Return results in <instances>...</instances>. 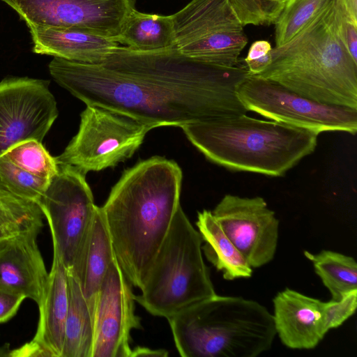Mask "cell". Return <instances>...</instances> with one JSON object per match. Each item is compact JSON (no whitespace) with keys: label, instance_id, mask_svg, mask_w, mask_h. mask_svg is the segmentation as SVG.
Wrapping results in <instances>:
<instances>
[{"label":"cell","instance_id":"obj_1","mask_svg":"<svg viewBox=\"0 0 357 357\" xmlns=\"http://www.w3.org/2000/svg\"><path fill=\"white\" fill-rule=\"evenodd\" d=\"M51 76L86 105L132 116L152 128L247 114L236 90L246 66L189 58L176 47L141 52L119 45L101 65L54 57Z\"/></svg>","mask_w":357,"mask_h":357},{"label":"cell","instance_id":"obj_2","mask_svg":"<svg viewBox=\"0 0 357 357\" xmlns=\"http://www.w3.org/2000/svg\"><path fill=\"white\" fill-rule=\"evenodd\" d=\"M182 171L154 156L126 170L100 207L116 260L141 289L180 204Z\"/></svg>","mask_w":357,"mask_h":357},{"label":"cell","instance_id":"obj_3","mask_svg":"<svg viewBox=\"0 0 357 357\" xmlns=\"http://www.w3.org/2000/svg\"><path fill=\"white\" fill-rule=\"evenodd\" d=\"M337 10L332 0L291 40L272 48L270 64L254 76L320 103L357 109V62L339 35Z\"/></svg>","mask_w":357,"mask_h":357},{"label":"cell","instance_id":"obj_4","mask_svg":"<svg viewBox=\"0 0 357 357\" xmlns=\"http://www.w3.org/2000/svg\"><path fill=\"white\" fill-rule=\"evenodd\" d=\"M188 139L210 161L227 169L282 176L317 145V132L247 114L182 127Z\"/></svg>","mask_w":357,"mask_h":357},{"label":"cell","instance_id":"obj_5","mask_svg":"<svg viewBox=\"0 0 357 357\" xmlns=\"http://www.w3.org/2000/svg\"><path fill=\"white\" fill-rule=\"evenodd\" d=\"M167 319L182 357H256L276 335L268 310L238 296L215 294Z\"/></svg>","mask_w":357,"mask_h":357},{"label":"cell","instance_id":"obj_6","mask_svg":"<svg viewBox=\"0 0 357 357\" xmlns=\"http://www.w3.org/2000/svg\"><path fill=\"white\" fill-rule=\"evenodd\" d=\"M202 238L181 206L135 300L166 319L216 294L203 258Z\"/></svg>","mask_w":357,"mask_h":357},{"label":"cell","instance_id":"obj_7","mask_svg":"<svg viewBox=\"0 0 357 357\" xmlns=\"http://www.w3.org/2000/svg\"><path fill=\"white\" fill-rule=\"evenodd\" d=\"M150 126L128 114L86 105L77 133L56 160L86 174L116 166L142 144Z\"/></svg>","mask_w":357,"mask_h":357},{"label":"cell","instance_id":"obj_8","mask_svg":"<svg viewBox=\"0 0 357 357\" xmlns=\"http://www.w3.org/2000/svg\"><path fill=\"white\" fill-rule=\"evenodd\" d=\"M172 16L181 54L218 66L240 65L248 39L228 0H191Z\"/></svg>","mask_w":357,"mask_h":357},{"label":"cell","instance_id":"obj_9","mask_svg":"<svg viewBox=\"0 0 357 357\" xmlns=\"http://www.w3.org/2000/svg\"><path fill=\"white\" fill-rule=\"evenodd\" d=\"M236 94L248 112L273 121L319 134L357 132V109L320 103L273 81L250 75L238 86Z\"/></svg>","mask_w":357,"mask_h":357},{"label":"cell","instance_id":"obj_10","mask_svg":"<svg viewBox=\"0 0 357 357\" xmlns=\"http://www.w3.org/2000/svg\"><path fill=\"white\" fill-rule=\"evenodd\" d=\"M58 165L37 204L50 227L53 253L68 271L97 206L86 174L72 165Z\"/></svg>","mask_w":357,"mask_h":357},{"label":"cell","instance_id":"obj_11","mask_svg":"<svg viewBox=\"0 0 357 357\" xmlns=\"http://www.w3.org/2000/svg\"><path fill=\"white\" fill-rule=\"evenodd\" d=\"M28 27L75 29L114 39L136 0H1Z\"/></svg>","mask_w":357,"mask_h":357},{"label":"cell","instance_id":"obj_12","mask_svg":"<svg viewBox=\"0 0 357 357\" xmlns=\"http://www.w3.org/2000/svg\"><path fill=\"white\" fill-rule=\"evenodd\" d=\"M59 114L47 80L10 77L0 82V157L26 140L40 142Z\"/></svg>","mask_w":357,"mask_h":357},{"label":"cell","instance_id":"obj_13","mask_svg":"<svg viewBox=\"0 0 357 357\" xmlns=\"http://www.w3.org/2000/svg\"><path fill=\"white\" fill-rule=\"evenodd\" d=\"M212 213L252 268H259L274 258L279 220L264 198L227 194Z\"/></svg>","mask_w":357,"mask_h":357},{"label":"cell","instance_id":"obj_14","mask_svg":"<svg viewBox=\"0 0 357 357\" xmlns=\"http://www.w3.org/2000/svg\"><path fill=\"white\" fill-rule=\"evenodd\" d=\"M135 302L132 284L115 257L96 298L91 357H131L130 333L142 328Z\"/></svg>","mask_w":357,"mask_h":357},{"label":"cell","instance_id":"obj_15","mask_svg":"<svg viewBox=\"0 0 357 357\" xmlns=\"http://www.w3.org/2000/svg\"><path fill=\"white\" fill-rule=\"evenodd\" d=\"M68 305V271L59 256L53 253L47 286L38 305L36 334L29 342L11 350L10 356L61 357Z\"/></svg>","mask_w":357,"mask_h":357},{"label":"cell","instance_id":"obj_16","mask_svg":"<svg viewBox=\"0 0 357 357\" xmlns=\"http://www.w3.org/2000/svg\"><path fill=\"white\" fill-rule=\"evenodd\" d=\"M273 303L275 333L287 347L314 349L328 331L324 302L287 288L277 294Z\"/></svg>","mask_w":357,"mask_h":357},{"label":"cell","instance_id":"obj_17","mask_svg":"<svg viewBox=\"0 0 357 357\" xmlns=\"http://www.w3.org/2000/svg\"><path fill=\"white\" fill-rule=\"evenodd\" d=\"M40 231L17 236L0 254V288L22 294L37 305L49 275L37 242Z\"/></svg>","mask_w":357,"mask_h":357},{"label":"cell","instance_id":"obj_18","mask_svg":"<svg viewBox=\"0 0 357 357\" xmlns=\"http://www.w3.org/2000/svg\"><path fill=\"white\" fill-rule=\"evenodd\" d=\"M116 257L101 208L97 206L79 246L71 268L88 303L95 310L97 294Z\"/></svg>","mask_w":357,"mask_h":357},{"label":"cell","instance_id":"obj_19","mask_svg":"<svg viewBox=\"0 0 357 357\" xmlns=\"http://www.w3.org/2000/svg\"><path fill=\"white\" fill-rule=\"evenodd\" d=\"M33 51L66 60L101 65L119 45L112 38L75 29L29 27Z\"/></svg>","mask_w":357,"mask_h":357},{"label":"cell","instance_id":"obj_20","mask_svg":"<svg viewBox=\"0 0 357 357\" xmlns=\"http://www.w3.org/2000/svg\"><path fill=\"white\" fill-rule=\"evenodd\" d=\"M196 225L204 243L202 246L204 255L222 273L224 279L233 280L252 276V268L225 234L212 211L199 212Z\"/></svg>","mask_w":357,"mask_h":357},{"label":"cell","instance_id":"obj_21","mask_svg":"<svg viewBox=\"0 0 357 357\" xmlns=\"http://www.w3.org/2000/svg\"><path fill=\"white\" fill-rule=\"evenodd\" d=\"M114 40L141 52L175 47L172 16L144 13L135 8L127 17L120 34Z\"/></svg>","mask_w":357,"mask_h":357},{"label":"cell","instance_id":"obj_22","mask_svg":"<svg viewBox=\"0 0 357 357\" xmlns=\"http://www.w3.org/2000/svg\"><path fill=\"white\" fill-rule=\"evenodd\" d=\"M69 305L61 357H91L94 309L84 296L75 278L68 272Z\"/></svg>","mask_w":357,"mask_h":357},{"label":"cell","instance_id":"obj_23","mask_svg":"<svg viewBox=\"0 0 357 357\" xmlns=\"http://www.w3.org/2000/svg\"><path fill=\"white\" fill-rule=\"evenodd\" d=\"M312 261L317 275L331 294V299L340 300L346 294L357 289V264L350 256L323 250L318 254L304 252Z\"/></svg>","mask_w":357,"mask_h":357},{"label":"cell","instance_id":"obj_24","mask_svg":"<svg viewBox=\"0 0 357 357\" xmlns=\"http://www.w3.org/2000/svg\"><path fill=\"white\" fill-rule=\"evenodd\" d=\"M43 213L38 205L8 190L0 181V242L32 231H40Z\"/></svg>","mask_w":357,"mask_h":357},{"label":"cell","instance_id":"obj_25","mask_svg":"<svg viewBox=\"0 0 357 357\" xmlns=\"http://www.w3.org/2000/svg\"><path fill=\"white\" fill-rule=\"evenodd\" d=\"M332 0H285L275 22V47H280L296 36L316 18Z\"/></svg>","mask_w":357,"mask_h":357},{"label":"cell","instance_id":"obj_26","mask_svg":"<svg viewBox=\"0 0 357 357\" xmlns=\"http://www.w3.org/2000/svg\"><path fill=\"white\" fill-rule=\"evenodd\" d=\"M3 155L15 165L40 178L51 180L58 171L56 158L42 142L36 139L23 141Z\"/></svg>","mask_w":357,"mask_h":357},{"label":"cell","instance_id":"obj_27","mask_svg":"<svg viewBox=\"0 0 357 357\" xmlns=\"http://www.w3.org/2000/svg\"><path fill=\"white\" fill-rule=\"evenodd\" d=\"M50 180L36 176L0 157V181L12 192L37 204Z\"/></svg>","mask_w":357,"mask_h":357},{"label":"cell","instance_id":"obj_28","mask_svg":"<svg viewBox=\"0 0 357 357\" xmlns=\"http://www.w3.org/2000/svg\"><path fill=\"white\" fill-rule=\"evenodd\" d=\"M243 26L275 24L285 0H228Z\"/></svg>","mask_w":357,"mask_h":357},{"label":"cell","instance_id":"obj_29","mask_svg":"<svg viewBox=\"0 0 357 357\" xmlns=\"http://www.w3.org/2000/svg\"><path fill=\"white\" fill-rule=\"evenodd\" d=\"M357 307V289H354L340 300L324 302L326 326L328 331L336 328L351 317Z\"/></svg>","mask_w":357,"mask_h":357},{"label":"cell","instance_id":"obj_30","mask_svg":"<svg viewBox=\"0 0 357 357\" xmlns=\"http://www.w3.org/2000/svg\"><path fill=\"white\" fill-rule=\"evenodd\" d=\"M337 22L339 35L348 52L352 59L357 62V24L347 17L337 1Z\"/></svg>","mask_w":357,"mask_h":357},{"label":"cell","instance_id":"obj_31","mask_svg":"<svg viewBox=\"0 0 357 357\" xmlns=\"http://www.w3.org/2000/svg\"><path fill=\"white\" fill-rule=\"evenodd\" d=\"M25 298L22 294L0 288V324L10 320Z\"/></svg>","mask_w":357,"mask_h":357},{"label":"cell","instance_id":"obj_32","mask_svg":"<svg viewBox=\"0 0 357 357\" xmlns=\"http://www.w3.org/2000/svg\"><path fill=\"white\" fill-rule=\"evenodd\" d=\"M271 50V45L267 40H257L250 45L244 61L253 60L261 57L269 53Z\"/></svg>","mask_w":357,"mask_h":357},{"label":"cell","instance_id":"obj_33","mask_svg":"<svg viewBox=\"0 0 357 357\" xmlns=\"http://www.w3.org/2000/svg\"><path fill=\"white\" fill-rule=\"evenodd\" d=\"M250 75L259 74L271 61V52L267 54L253 60L244 61Z\"/></svg>","mask_w":357,"mask_h":357},{"label":"cell","instance_id":"obj_34","mask_svg":"<svg viewBox=\"0 0 357 357\" xmlns=\"http://www.w3.org/2000/svg\"><path fill=\"white\" fill-rule=\"evenodd\" d=\"M344 14L357 24V0H337Z\"/></svg>","mask_w":357,"mask_h":357},{"label":"cell","instance_id":"obj_35","mask_svg":"<svg viewBox=\"0 0 357 357\" xmlns=\"http://www.w3.org/2000/svg\"><path fill=\"white\" fill-rule=\"evenodd\" d=\"M168 353L164 349H151L147 347H137L132 350L131 357L137 356H167Z\"/></svg>","mask_w":357,"mask_h":357},{"label":"cell","instance_id":"obj_36","mask_svg":"<svg viewBox=\"0 0 357 357\" xmlns=\"http://www.w3.org/2000/svg\"><path fill=\"white\" fill-rule=\"evenodd\" d=\"M11 349L8 344L0 345V357H8L10 355Z\"/></svg>","mask_w":357,"mask_h":357},{"label":"cell","instance_id":"obj_37","mask_svg":"<svg viewBox=\"0 0 357 357\" xmlns=\"http://www.w3.org/2000/svg\"><path fill=\"white\" fill-rule=\"evenodd\" d=\"M10 241L0 242V254L5 250Z\"/></svg>","mask_w":357,"mask_h":357}]
</instances>
